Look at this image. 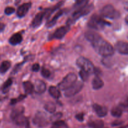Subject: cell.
Listing matches in <instances>:
<instances>
[{"label":"cell","mask_w":128,"mask_h":128,"mask_svg":"<svg viewBox=\"0 0 128 128\" xmlns=\"http://www.w3.org/2000/svg\"><path fill=\"white\" fill-rule=\"evenodd\" d=\"M41 74L44 78L48 79L51 76V72L48 69L45 68H42V70H41Z\"/></svg>","instance_id":"obj_30"},{"label":"cell","mask_w":128,"mask_h":128,"mask_svg":"<svg viewBox=\"0 0 128 128\" xmlns=\"http://www.w3.org/2000/svg\"><path fill=\"white\" fill-rule=\"evenodd\" d=\"M40 64L38 63H36L34 64H33V66H32V70L33 71H34V72H38V71H40Z\"/></svg>","instance_id":"obj_34"},{"label":"cell","mask_w":128,"mask_h":128,"mask_svg":"<svg viewBox=\"0 0 128 128\" xmlns=\"http://www.w3.org/2000/svg\"><path fill=\"white\" fill-rule=\"evenodd\" d=\"M22 41V37L21 36V34L20 33H15L11 36V38L9 40V42L11 44V45H15L19 44L20 43H21Z\"/></svg>","instance_id":"obj_20"},{"label":"cell","mask_w":128,"mask_h":128,"mask_svg":"<svg viewBox=\"0 0 128 128\" xmlns=\"http://www.w3.org/2000/svg\"><path fill=\"white\" fill-rule=\"evenodd\" d=\"M88 126L91 128H104V122L101 120H96L89 122Z\"/></svg>","instance_id":"obj_24"},{"label":"cell","mask_w":128,"mask_h":128,"mask_svg":"<svg viewBox=\"0 0 128 128\" xmlns=\"http://www.w3.org/2000/svg\"><path fill=\"white\" fill-rule=\"evenodd\" d=\"M89 0H76V2L74 4V8L76 10H80L87 6Z\"/></svg>","instance_id":"obj_27"},{"label":"cell","mask_w":128,"mask_h":128,"mask_svg":"<svg viewBox=\"0 0 128 128\" xmlns=\"http://www.w3.org/2000/svg\"><path fill=\"white\" fill-rule=\"evenodd\" d=\"M93 8L94 6L92 4H88L87 6L82 8L76 10V11L72 13V16H71V18L69 19L68 21V24L70 25V24L73 23L74 22H75L76 20H78L79 18L82 17V16L87 15L88 14L90 13V12L93 10Z\"/></svg>","instance_id":"obj_6"},{"label":"cell","mask_w":128,"mask_h":128,"mask_svg":"<svg viewBox=\"0 0 128 128\" xmlns=\"http://www.w3.org/2000/svg\"><path fill=\"white\" fill-rule=\"evenodd\" d=\"M111 114L113 117L120 118L122 116V110L120 107H114L111 110Z\"/></svg>","instance_id":"obj_25"},{"label":"cell","mask_w":128,"mask_h":128,"mask_svg":"<svg viewBox=\"0 0 128 128\" xmlns=\"http://www.w3.org/2000/svg\"><path fill=\"white\" fill-rule=\"evenodd\" d=\"M12 79H11V78L8 79V80L7 81H6V82L4 83L3 86H2V92H3L4 93H6V92H7L8 91L9 88H10L11 87V85H12Z\"/></svg>","instance_id":"obj_28"},{"label":"cell","mask_w":128,"mask_h":128,"mask_svg":"<svg viewBox=\"0 0 128 128\" xmlns=\"http://www.w3.org/2000/svg\"><path fill=\"white\" fill-rule=\"evenodd\" d=\"M119 128H126V126H124V127H120Z\"/></svg>","instance_id":"obj_40"},{"label":"cell","mask_w":128,"mask_h":128,"mask_svg":"<svg viewBox=\"0 0 128 128\" xmlns=\"http://www.w3.org/2000/svg\"><path fill=\"white\" fill-rule=\"evenodd\" d=\"M11 68V62L8 61H4L2 62L0 65V73L4 74L7 72Z\"/></svg>","instance_id":"obj_23"},{"label":"cell","mask_w":128,"mask_h":128,"mask_svg":"<svg viewBox=\"0 0 128 128\" xmlns=\"http://www.w3.org/2000/svg\"><path fill=\"white\" fill-rule=\"evenodd\" d=\"M92 107H93L94 110L99 117L103 118L107 115L108 109L105 106H101V105L98 104H94Z\"/></svg>","instance_id":"obj_14"},{"label":"cell","mask_w":128,"mask_h":128,"mask_svg":"<svg viewBox=\"0 0 128 128\" xmlns=\"http://www.w3.org/2000/svg\"><path fill=\"white\" fill-rule=\"evenodd\" d=\"M91 44L96 52L103 57H110L114 54V49L113 46L102 38L92 42Z\"/></svg>","instance_id":"obj_1"},{"label":"cell","mask_w":128,"mask_h":128,"mask_svg":"<svg viewBox=\"0 0 128 128\" xmlns=\"http://www.w3.org/2000/svg\"><path fill=\"white\" fill-rule=\"evenodd\" d=\"M23 88L26 94H31L34 91V85L30 81L24 82Z\"/></svg>","instance_id":"obj_22"},{"label":"cell","mask_w":128,"mask_h":128,"mask_svg":"<svg viewBox=\"0 0 128 128\" xmlns=\"http://www.w3.org/2000/svg\"><path fill=\"white\" fill-rule=\"evenodd\" d=\"M52 128H59V127H56V126H54V127Z\"/></svg>","instance_id":"obj_41"},{"label":"cell","mask_w":128,"mask_h":128,"mask_svg":"<svg viewBox=\"0 0 128 128\" xmlns=\"http://www.w3.org/2000/svg\"><path fill=\"white\" fill-rule=\"evenodd\" d=\"M15 12V9L14 8L11 7V6H8L6 7L4 10V13L6 15H11L13 14Z\"/></svg>","instance_id":"obj_32"},{"label":"cell","mask_w":128,"mask_h":128,"mask_svg":"<svg viewBox=\"0 0 128 128\" xmlns=\"http://www.w3.org/2000/svg\"><path fill=\"white\" fill-rule=\"evenodd\" d=\"M76 118L79 121H83L84 120V114L83 113H79L76 114Z\"/></svg>","instance_id":"obj_35"},{"label":"cell","mask_w":128,"mask_h":128,"mask_svg":"<svg viewBox=\"0 0 128 128\" xmlns=\"http://www.w3.org/2000/svg\"><path fill=\"white\" fill-rule=\"evenodd\" d=\"M70 25L68 24L61 26V27L58 28L56 31L54 32L53 38L55 39H58V40H61L66 34V33L70 31Z\"/></svg>","instance_id":"obj_10"},{"label":"cell","mask_w":128,"mask_h":128,"mask_svg":"<svg viewBox=\"0 0 128 128\" xmlns=\"http://www.w3.org/2000/svg\"><path fill=\"white\" fill-rule=\"evenodd\" d=\"M46 90V85L44 81L41 80H36L34 82V91L36 93L41 94L44 93Z\"/></svg>","instance_id":"obj_13"},{"label":"cell","mask_w":128,"mask_h":128,"mask_svg":"<svg viewBox=\"0 0 128 128\" xmlns=\"http://www.w3.org/2000/svg\"><path fill=\"white\" fill-rule=\"evenodd\" d=\"M25 98H26V96H25V95H20L18 98H15V99H12V100H11V102H10V103H11V104H14L17 103L18 102H19V101H22V100H24Z\"/></svg>","instance_id":"obj_31"},{"label":"cell","mask_w":128,"mask_h":128,"mask_svg":"<svg viewBox=\"0 0 128 128\" xmlns=\"http://www.w3.org/2000/svg\"><path fill=\"white\" fill-rule=\"evenodd\" d=\"M115 50L121 54L128 55V42L118 41L115 45Z\"/></svg>","instance_id":"obj_12"},{"label":"cell","mask_w":128,"mask_h":128,"mask_svg":"<svg viewBox=\"0 0 128 128\" xmlns=\"http://www.w3.org/2000/svg\"><path fill=\"white\" fill-rule=\"evenodd\" d=\"M63 10H60L58 12H57L55 14L54 16L52 17V19H51V20H49V21H48L47 23H46V26H47L48 28H51L52 27V26H54L55 24L57 22L58 20L63 14Z\"/></svg>","instance_id":"obj_17"},{"label":"cell","mask_w":128,"mask_h":128,"mask_svg":"<svg viewBox=\"0 0 128 128\" xmlns=\"http://www.w3.org/2000/svg\"><path fill=\"white\" fill-rule=\"evenodd\" d=\"M76 64L81 69V70H84L89 73H92L95 71L94 66L93 64L84 57H80L76 60Z\"/></svg>","instance_id":"obj_7"},{"label":"cell","mask_w":128,"mask_h":128,"mask_svg":"<svg viewBox=\"0 0 128 128\" xmlns=\"http://www.w3.org/2000/svg\"><path fill=\"white\" fill-rule=\"evenodd\" d=\"M121 124H122V122H119V121H118V122H114L112 124V126H118V125H120Z\"/></svg>","instance_id":"obj_37"},{"label":"cell","mask_w":128,"mask_h":128,"mask_svg":"<svg viewBox=\"0 0 128 128\" xmlns=\"http://www.w3.org/2000/svg\"><path fill=\"white\" fill-rule=\"evenodd\" d=\"M111 24L104 20L101 16L98 14H94L90 18L88 25L91 29L96 30H101L105 26H110Z\"/></svg>","instance_id":"obj_3"},{"label":"cell","mask_w":128,"mask_h":128,"mask_svg":"<svg viewBox=\"0 0 128 128\" xmlns=\"http://www.w3.org/2000/svg\"><path fill=\"white\" fill-rule=\"evenodd\" d=\"M34 124L38 128H43L47 126L49 123L48 119L44 112H38L36 114L32 120Z\"/></svg>","instance_id":"obj_8"},{"label":"cell","mask_w":128,"mask_h":128,"mask_svg":"<svg viewBox=\"0 0 128 128\" xmlns=\"http://www.w3.org/2000/svg\"><path fill=\"white\" fill-rule=\"evenodd\" d=\"M125 21H126V24L128 25V16H126V18H125Z\"/></svg>","instance_id":"obj_39"},{"label":"cell","mask_w":128,"mask_h":128,"mask_svg":"<svg viewBox=\"0 0 128 128\" xmlns=\"http://www.w3.org/2000/svg\"><path fill=\"white\" fill-rule=\"evenodd\" d=\"M5 25L2 23H0V33H1L2 31H3V30H4Z\"/></svg>","instance_id":"obj_36"},{"label":"cell","mask_w":128,"mask_h":128,"mask_svg":"<svg viewBox=\"0 0 128 128\" xmlns=\"http://www.w3.org/2000/svg\"><path fill=\"white\" fill-rule=\"evenodd\" d=\"M49 93L54 99H59L61 97V92L59 89L55 86H51L49 88Z\"/></svg>","instance_id":"obj_21"},{"label":"cell","mask_w":128,"mask_h":128,"mask_svg":"<svg viewBox=\"0 0 128 128\" xmlns=\"http://www.w3.org/2000/svg\"><path fill=\"white\" fill-rule=\"evenodd\" d=\"M44 109L50 113H53L56 111V105L52 102H48L45 104Z\"/></svg>","instance_id":"obj_26"},{"label":"cell","mask_w":128,"mask_h":128,"mask_svg":"<svg viewBox=\"0 0 128 128\" xmlns=\"http://www.w3.org/2000/svg\"></svg>","instance_id":"obj_42"},{"label":"cell","mask_w":128,"mask_h":128,"mask_svg":"<svg viewBox=\"0 0 128 128\" xmlns=\"http://www.w3.org/2000/svg\"><path fill=\"white\" fill-rule=\"evenodd\" d=\"M31 7V3L30 2L22 4L21 6H19L18 8L17 11H16V14L19 18H23L24 16H26Z\"/></svg>","instance_id":"obj_11"},{"label":"cell","mask_w":128,"mask_h":128,"mask_svg":"<svg viewBox=\"0 0 128 128\" xmlns=\"http://www.w3.org/2000/svg\"><path fill=\"white\" fill-rule=\"evenodd\" d=\"M101 15L102 17L111 20H116L121 16L120 12L111 4H107L104 6L101 10Z\"/></svg>","instance_id":"obj_5"},{"label":"cell","mask_w":128,"mask_h":128,"mask_svg":"<svg viewBox=\"0 0 128 128\" xmlns=\"http://www.w3.org/2000/svg\"><path fill=\"white\" fill-rule=\"evenodd\" d=\"M53 125L54 126H56V127H61V126H64L66 125L64 121H57L56 122H54L53 123Z\"/></svg>","instance_id":"obj_33"},{"label":"cell","mask_w":128,"mask_h":128,"mask_svg":"<svg viewBox=\"0 0 128 128\" xmlns=\"http://www.w3.org/2000/svg\"><path fill=\"white\" fill-rule=\"evenodd\" d=\"M85 38L88 41H90L91 43L94 42L99 38H101V36L97 32H95L94 31H89L85 33Z\"/></svg>","instance_id":"obj_16"},{"label":"cell","mask_w":128,"mask_h":128,"mask_svg":"<svg viewBox=\"0 0 128 128\" xmlns=\"http://www.w3.org/2000/svg\"><path fill=\"white\" fill-rule=\"evenodd\" d=\"M104 86V82L99 76H96L92 81V87L93 90H99Z\"/></svg>","instance_id":"obj_18"},{"label":"cell","mask_w":128,"mask_h":128,"mask_svg":"<svg viewBox=\"0 0 128 128\" xmlns=\"http://www.w3.org/2000/svg\"><path fill=\"white\" fill-rule=\"evenodd\" d=\"M24 109L22 106L16 108L12 111L10 117L15 124L18 126H25L26 128H29L30 124L27 119L24 116Z\"/></svg>","instance_id":"obj_2"},{"label":"cell","mask_w":128,"mask_h":128,"mask_svg":"<svg viewBox=\"0 0 128 128\" xmlns=\"http://www.w3.org/2000/svg\"><path fill=\"white\" fill-rule=\"evenodd\" d=\"M77 81V76L73 72L66 75L63 80L59 83L58 88L62 91H66L71 88Z\"/></svg>","instance_id":"obj_4"},{"label":"cell","mask_w":128,"mask_h":128,"mask_svg":"<svg viewBox=\"0 0 128 128\" xmlns=\"http://www.w3.org/2000/svg\"><path fill=\"white\" fill-rule=\"evenodd\" d=\"M45 17V12L44 11L40 12L38 13L35 16L34 18L33 19L31 23V26L33 28H38L41 24L42 22L43 18Z\"/></svg>","instance_id":"obj_15"},{"label":"cell","mask_w":128,"mask_h":128,"mask_svg":"<svg viewBox=\"0 0 128 128\" xmlns=\"http://www.w3.org/2000/svg\"><path fill=\"white\" fill-rule=\"evenodd\" d=\"M124 9L126 10V11H128V1H126V2L124 3Z\"/></svg>","instance_id":"obj_38"},{"label":"cell","mask_w":128,"mask_h":128,"mask_svg":"<svg viewBox=\"0 0 128 128\" xmlns=\"http://www.w3.org/2000/svg\"><path fill=\"white\" fill-rule=\"evenodd\" d=\"M63 3L64 1H60V2H59L58 3L56 4L54 6H53L52 8L46 9V10H44L45 17H46V18H49L50 17V16H51L55 11L59 10V9L60 8V7L62 6Z\"/></svg>","instance_id":"obj_19"},{"label":"cell","mask_w":128,"mask_h":128,"mask_svg":"<svg viewBox=\"0 0 128 128\" xmlns=\"http://www.w3.org/2000/svg\"><path fill=\"white\" fill-rule=\"evenodd\" d=\"M79 74H80L81 79L83 81H87L89 78V76H90V73L84 70H81L80 72H79Z\"/></svg>","instance_id":"obj_29"},{"label":"cell","mask_w":128,"mask_h":128,"mask_svg":"<svg viewBox=\"0 0 128 128\" xmlns=\"http://www.w3.org/2000/svg\"><path fill=\"white\" fill-rule=\"evenodd\" d=\"M83 88V83L80 81H76V83L74 84L71 88L65 91L64 95L65 96L68 98L72 97L74 95L77 94L78 92H80L81 91V90Z\"/></svg>","instance_id":"obj_9"}]
</instances>
